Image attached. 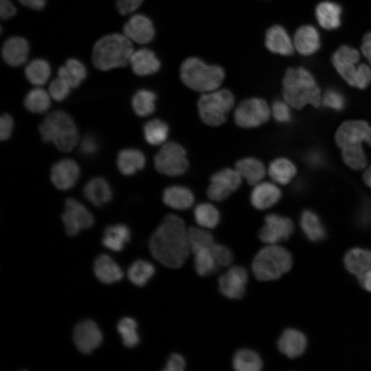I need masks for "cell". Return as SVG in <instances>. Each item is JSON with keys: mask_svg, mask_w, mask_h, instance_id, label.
Returning a JSON list of instances; mask_svg holds the SVG:
<instances>
[{"mask_svg": "<svg viewBox=\"0 0 371 371\" xmlns=\"http://www.w3.org/2000/svg\"><path fill=\"white\" fill-rule=\"evenodd\" d=\"M205 228L190 227L188 229V238L191 252L210 247L215 243L213 235Z\"/></svg>", "mask_w": 371, "mask_h": 371, "instance_id": "ee69618b", "label": "cell"}, {"mask_svg": "<svg viewBox=\"0 0 371 371\" xmlns=\"http://www.w3.org/2000/svg\"><path fill=\"white\" fill-rule=\"evenodd\" d=\"M366 142L371 146V126L368 131V135L366 138Z\"/></svg>", "mask_w": 371, "mask_h": 371, "instance_id": "6125c7cd", "label": "cell"}, {"mask_svg": "<svg viewBox=\"0 0 371 371\" xmlns=\"http://www.w3.org/2000/svg\"><path fill=\"white\" fill-rule=\"evenodd\" d=\"M142 2L143 0H116L115 4L118 12L126 15L135 12Z\"/></svg>", "mask_w": 371, "mask_h": 371, "instance_id": "816d5d0a", "label": "cell"}, {"mask_svg": "<svg viewBox=\"0 0 371 371\" xmlns=\"http://www.w3.org/2000/svg\"><path fill=\"white\" fill-rule=\"evenodd\" d=\"M50 95L42 88L30 90L24 100L26 109L32 113H42L46 111L51 104Z\"/></svg>", "mask_w": 371, "mask_h": 371, "instance_id": "7bdbcfd3", "label": "cell"}, {"mask_svg": "<svg viewBox=\"0 0 371 371\" xmlns=\"http://www.w3.org/2000/svg\"><path fill=\"white\" fill-rule=\"evenodd\" d=\"M234 105V97L227 89H215L204 93L198 101L199 115L203 122L218 126L225 122Z\"/></svg>", "mask_w": 371, "mask_h": 371, "instance_id": "52a82bcc", "label": "cell"}, {"mask_svg": "<svg viewBox=\"0 0 371 371\" xmlns=\"http://www.w3.org/2000/svg\"><path fill=\"white\" fill-rule=\"evenodd\" d=\"M213 245L194 254V268L196 273L201 276H208L221 268L214 252Z\"/></svg>", "mask_w": 371, "mask_h": 371, "instance_id": "8d00e7d4", "label": "cell"}, {"mask_svg": "<svg viewBox=\"0 0 371 371\" xmlns=\"http://www.w3.org/2000/svg\"><path fill=\"white\" fill-rule=\"evenodd\" d=\"M148 247L153 257L165 267H181L191 252L188 229L177 215H166L151 235Z\"/></svg>", "mask_w": 371, "mask_h": 371, "instance_id": "6da1fadb", "label": "cell"}, {"mask_svg": "<svg viewBox=\"0 0 371 371\" xmlns=\"http://www.w3.org/2000/svg\"><path fill=\"white\" fill-rule=\"evenodd\" d=\"M164 203L177 210H185L192 207L194 201L192 192L187 187L173 185L166 188L162 196Z\"/></svg>", "mask_w": 371, "mask_h": 371, "instance_id": "cb8c5ba5", "label": "cell"}, {"mask_svg": "<svg viewBox=\"0 0 371 371\" xmlns=\"http://www.w3.org/2000/svg\"><path fill=\"white\" fill-rule=\"evenodd\" d=\"M146 158L144 153L135 148H125L120 151L117 165L120 171L125 175H132L144 168Z\"/></svg>", "mask_w": 371, "mask_h": 371, "instance_id": "f546056e", "label": "cell"}, {"mask_svg": "<svg viewBox=\"0 0 371 371\" xmlns=\"http://www.w3.org/2000/svg\"><path fill=\"white\" fill-rule=\"evenodd\" d=\"M117 328L125 346L133 348L139 344L137 324L133 318L124 317L121 319L117 324Z\"/></svg>", "mask_w": 371, "mask_h": 371, "instance_id": "bcb514c9", "label": "cell"}, {"mask_svg": "<svg viewBox=\"0 0 371 371\" xmlns=\"http://www.w3.org/2000/svg\"><path fill=\"white\" fill-rule=\"evenodd\" d=\"M79 175L80 168L78 164L73 159H64L52 166L50 178L55 187L67 190L76 184Z\"/></svg>", "mask_w": 371, "mask_h": 371, "instance_id": "e0dca14e", "label": "cell"}, {"mask_svg": "<svg viewBox=\"0 0 371 371\" xmlns=\"http://www.w3.org/2000/svg\"><path fill=\"white\" fill-rule=\"evenodd\" d=\"M248 273L242 266L235 265L229 268L218 278L221 293L229 299H239L245 291Z\"/></svg>", "mask_w": 371, "mask_h": 371, "instance_id": "4fadbf2b", "label": "cell"}, {"mask_svg": "<svg viewBox=\"0 0 371 371\" xmlns=\"http://www.w3.org/2000/svg\"><path fill=\"white\" fill-rule=\"evenodd\" d=\"M304 159L306 164L313 168L321 167L324 164V156L323 153L318 150H311L308 151Z\"/></svg>", "mask_w": 371, "mask_h": 371, "instance_id": "11a10c76", "label": "cell"}, {"mask_svg": "<svg viewBox=\"0 0 371 371\" xmlns=\"http://www.w3.org/2000/svg\"><path fill=\"white\" fill-rule=\"evenodd\" d=\"M144 136L150 145L158 146L166 141L169 134L168 124L160 119L150 120L144 126Z\"/></svg>", "mask_w": 371, "mask_h": 371, "instance_id": "ab89813d", "label": "cell"}, {"mask_svg": "<svg viewBox=\"0 0 371 371\" xmlns=\"http://www.w3.org/2000/svg\"><path fill=\"white\" fill-rule=\"evenodd\" d=\"M290 105L286 102L275 101L271 106V113L273 118L279 123L286 124L291 120Z\"/></svg>", "mask_w": 371, "mask_h": 371, "instance_id": "681fc988", "label": "cell"}, {"mask_svg": "<svg viewBox=\"0 0 371 371\" xmlns=\"http://www.w3.org/2000/svg\"><path fill=\"white\" fill-rule=\"evenodd\" d=\"M341 8L336 3L324 1L317 5L315 15L319 25L326 30H334L340 25Z\"/></svg>", "mask_w": 371, "mask_h": 371, "instance_id": "4dcf8cb0", "label": "cell"}, {"mask_svg": "<svg viewBox=\"0 0 371 371\" xmlns=\"http://www.w3.org/2000/svg\"><path fill=\"white\" fill-rule=\"evenodd\" d=\"M51 69L49 63L41 58L30 62L25 68V75L27 80L34 85L41 86L49 78Z\"/></svg>", "mask_w": 371, "mask_h": 371, "instance_id": "74e56055", "label": "cell"}, {"mask_svg": "<svg viewBox=\"0 0 371 371\" xmlns=\"http://www.w3.org/2000/svg\"><path fill=\"white\" fill-rule=\"evenodd\" d=\"M123 34L132 42L146 44L155 35V29L150 19L141 14L133 15L124 25Z\"/></svg>", "mask_w": 371, "mask_h": 371, "instance_id": "2e32d148", "label": "cell"}, {"mask_svg": "<svg viewBox=\"0 0 371 371\" xmlns=\"http://www.w3.org/2000/svg\"><path fill=\"white\" fill-rule=\"evenodd\" d=\"M134 52L132 41L124 34L113 33L102 36L93 47L91 60L100 71L123 67L130 63Z\"/></svg>", "mask_w": 371, "mask_h": 371, "instance_id": "3957f363", "label": "cell"}, {"mask_svg": "<svg viewBox=\"0 0 371 371\" xmlns=\"http://www.w3.org/2000/svg\"><path fill=\"white\" fill-rule=\"evenodd\" d=\"M155 93L147 89H140L132 98L133 109L139 116H148L155 111Z\"/></svg>", "mask_w": 371, "mask_h": 371, "instance_id": "b9f144b4", "label": "cell"}, {"mask_svg": "<svg viewBox=\"0 0 371 371\" xmlns=\"http://www.w3.org/2000/svg\"><path fill=\"white\" fill-rule=\"evenodd\" d=\"M93 271L97 278L104 284L120 280L123 272L116 262L106 254L100 255L95 260Z\"/></svg>", "mask_w": 371, "mask_h": 371, "instance_id": "484cf974", "label": "cell"}, {"mask_svg": "<svg viewBox=\"0 0 371 371\" xmlns=\"http://www.w3.org/2000/svg\"><path fill=\"white\" fill-rule=\"evenodd\" d=\"M99 150V142L91 134L86 135L82 139L80 145V151L85 157L94 156Z\"/></svg>", "mask_w": 371, "mask_h": 371, "instance_id": "f907efd6", "label": "cell"}, {"mask_svg": "<svg viewBox=\"0 0 371 371\" xmlns=\"http://www.w3.org/2000/svg\"><path fill=\"white\" fill-rule=\"evenodd\" d=\"M271 109L265 100L260 98H250L241 102L234 113L235 123L244 128L260 126L269 120Z\"/></svg>", "mask_w": 371, "mask_h": 371, "instance_id": "9c48e42d", "label": "cell"}, {"mask_svg": "<svg viewBox=\"0 0 371 371\" xmlns=\"http://www.w3.org/2000/svg\"><path fill=\"white\" fill-rule=\"evenodd\" d=\"M359 52L348 46L340 47L333 54L332 61L339 75L352 86L357 73Z\"/></svg>", "mask_w": 371, "mask_h": 371, "instance_id": "9a60e30c", "label": "cell"}, {"mask_svg": "<svg viewBox=\"0 0 371 371\" xmlns=\"http://www.w3.org/2000/svg\"><path fill=\"white\" fill-rule=\"evenodd\" d=\"M281 195V191L276 184L261 181L254 186L250 194V201L254 207L263 210L278 203Z\"/></svg>", "mask_w": 371, "mask_h": 371, "instance_id": "d6986e66", "label": "cell"}, {"mask_svg": "<svg viewBox=\"0 0 371 371\" xmlns=\"http://www.w3.org/2000/svg\"><path fill=\"white\" fill-rule=\"evenodd\" d=\"M155 169L169 177L183 175L189 167L185 148L175 142L164 143L154 158Z\"/></svg>", "mask_w": 371, "mask_h": 371, "instance_id": "ba28073f", "label": "cell"}, {"mask_svg": "<svg viewBox=\"0 0 371 371\" xmlns=\"http://www.w3.org/2000/svg\"><path fill=\"white\" fill-rule=\"evenodd\" d=\"M344 264L346 269L359 278L371 269V251L351 249L344 256Z\"/></svg>", "mask_w": 371, "mask_h": 371, "instance_id": "83f0119b", "label": "cell"}, {"mask_svg": "<svg viewBox=\"0 0 371 371\" xmlns=\"http://www.w3.org/2000/svg\"><path fill=\"white\" fill-rule=\"evenodd\" d=\"M232 366L238 371H259L262 368V361L256 352L244 348L236 352Z\"/></svg>", "mask_w": 371, "mask_h": 371, "instance_id": "d590c367", "label": "cell"}, {"mask_svg": "<svg viewBox=\"0 0 371 371\" xmlns=\"http://www.w3.org/2000/svg\"><path fill=\"white\" fill-rule=\"evenodd\" d=\"M241 180L242 177L236 169H222L211 177L207 195L213 201H224L238 190Z\"/></svg>", "mask_w": 371, "mask_h": 371, "instance_id": "30bf717a", "label": "cell"}, {"mask_svg": "<svg viewBox=\"0 0 371 371\" xmlns=\"http://www.w3.org/2000/svg\"><path fill=\"white\" fill-rule=\"evenodd\" d=\"M83 193L86 199L97 207L111 201L113 196L109 183L102 177H94L85 186Z\"/></svg>", "mask_w": 371, "mask_h": 371, "instance_id": "d4e9b609", "label": "cell"}, {"mask_svg": "<svg viewBox=\"0 0 371 371\" xmlns=\"http://www.w3.org/2000/svg\"><path fill=\"white\" fill-rule=\"evenodd\" d=\"M307 346L304 335L295 329L287 328L280 335L278 347L279 350L289 358L302 355Z\"/></svg>", "mask_w": 371, "mask_h": 371, "instance_id": "44dd1931", "label": "cell"}, {"mask_svg": "<svg viewBox=\"0 0 371 371\" xmlns=\"http://www.w3.org/2000/svg\"><path fill=\"white\" fill-rule=\"evenodd\" d=\"M344 161L350 168L361 170L367 164V157L361 144L348 145L341 148Z\"/></svg>", "mask_w": 371, "mask_h": 371, "instance_id": "f6af8a7d", "label": "cell"}, {"mask_svg": "<svg viewBox=\"0 0 371 371\" xmlns=\"http://www.w3.org/2000/svg\"><path fill=\"white\" fill-rule=\"evenodd\" d=\"M155 271V267L152 263L144 260H137L128 268L127 276L132 283L142 286L153 276Z\"/></svg>", "mask_w": 371, "mask_h": 371, "instance_id": "60d3db41", "label": "cell"}, {"mask_svg": "<svg viewBox=\"0 0 371 371\" xmlns=\"http://www.w3.org/2000/svg\"><path fill=\"white\" fill-rule=\"evenodd\" d=\"M73 338L78 349L85 354L91 352L102 341V335L98 325L89 319L83 320L76 325Z\"/></svg>", "mask_w": 371, "mask_h": 371, "instance_id": "5bb4252c", "label": "cell"}, {"mask_svg": "<svg viewBox=\"0 0 371 371\" xmlns=\"http://www.w3.org/2000/svg\"><path fill=\"white\" fill-rule=\"evenodd\" d=\"M265 44L273 53L289 56L293 53L294 44L286 31L280 25H273L266 34Z\"/></svg>", "mask_w": 371, "mask_h": 371, "instance_id": "603a6c76", "label": "cell"}, {"mask_svg": "<svg viewBox=\"0 0 371 371\" xmlns=\"http://www.w3.org/2000/svg\"><path fill=\"white\" fill-rule=\"evenodd\" d=\"M29 52L28 43L19 36H12L5 41L1 49L3 60L9 65L18 67L27 60Z\"/></svg>", "mask_w": 371, "mask_h": 371, "instance_id": "ffe728a7", "label": "cell"}, {"mask_svg": "<svg viewBox=\"0 0 371 371\" xmlns=\"http://www.w3.org/2000/svg\"><path fill=\"white\" fill-rule=\"evenodd\" d=\"M16 9L10 0H0V16L2 19H8L13 16Z\"/></svg>", "mask_w": 371, "mask_h": 371, "instance_id": "9f6ffc18", "label": "cell"}, {"mask_svg": "<svg viewBox=\"0 0 371 371\" xmlns=\"http://www.w3.org/2000/svg\"><path fill=\"white\" fill-rule=\"evenodd\" d=\"M302 232L311 241L317 242L324 238L325 229L319 216L313 211L304 210L300 217Z\"/></svg>", "mask_w": 371, "mask_h": 371, "instance_id": "e575fe53", "label": "cell"}, {"mask_svg": "<svg viewBox=\"0 0 371 371\" xmlns=\"http://www.w3.org/2000/svg\"><path fill=\"white\" fill-rule=\"evenodd\" d=\"M182 82L190 89L206 93L217 89L225 78V72L218 65H208L201 59L191 57L181 65Z\"/></svg>", "mask_w": 371, "mask_h": 371, "instance_id": "5b68a950", "label": "cell"}, {"mask_svg": "<svg viewBox=\"0 0 371 371\" xmlns=\"http://www.w3.org/2000/svg\"><path fill=\"white\" fill-rule=\"evenodd\" d=\"M370 125L363 120H348L341 124L335 133V142L341 148L361 144L366 140Z\"/></svg>", "mask_w": 371, "mask_h": 371, "instance_id": "ac0fdd59", "label": "cell"}, {"mask_svg": "<svg viewBox=\"0 0 371 371\" xmlns=\"http://www.w3.org/2000/svg\"><path fill=\"white\" fill-rule=\"evenodd\" d=\"M293 225L287 217L277 214H269L265 218V225L259 232L263 243L271 245L288 239L292 234Z\"/></svg>", "mask_w": 371, "mask_h": 371, "instance_id": "7c38bea8", "label": "cell"}, {"mask_svg": "<svg viewBox=\"0 0 371 371\" xmlns=\"http://www.w3.org/2000/svg\"><path fill=\"white\" fill-rule=\"evenodd\" d=\"M131 232L124 224H115L104 229L102 240V245L107 249L120 251L130 240Z\"/></svg>", "mask_w": 371, "mask_h": 371, "instance_id": "1f68e13d", "label": "cell"}, {"mask_svg": "<svg viewBox=\"0 0 371 371\" xmlns=\"http://www.w3.org/2000/svg\"><path fill=\"white\" fill-rule=\"evenodd\" d=\"M12 117L8 113H3L0 119V138L1 140L8 139L13 128Z\"/></svg>", "mask_w": 371, "mask_h": 371, "instance_id": "db71d44e", "label": "cell"}, {"mask_svg": "<svg viewBox=\"0 0 371 371\" xmlns=\"http://www.w3.org/2000/svg\"><path fill=\"white\" fill-rule=\"evenodd\" d=\"M361 50L371 64V32H369L364 36L361 45Z\"/></svg>", "mask_w": 371, "mask_h": 371, "instance_id": "6f0895ef", "label": "cell"}, {"mask_svg": "<svg viewBox=\"0 0 371 371\" xmlns=\"http://www.w3.org/2000/svg\"><path fill=\"white\" fill-rule=\"evenodd\" d=\"M322 102L325 106L337 111H341L346 106L344 95L335 89L326 90L322 98Z\"/></svg>", "mask_w": 371, "mask_h": 371, "instance_id": "7dc6e473", "label": "cell"}, {"mask_svg": "<svg viewBox=\"0 0 371 371\" xmlns=\"http://www.w3.org/2000/svg\"><path fill=\"white\" fill-rule=\"evenodd\" d=\"M268 172L275 182L286 185L295 176L297 170L291 161L284 157H280L271 162Z\"/></svg>", "mask_w": 371, "mask_h": 371, "instance_id": "836d02e7", "label": "cell"}, {"mask_svg": "<svg viewBox=\"0 0 371 371\" xmlns=\"http://www.w3.org/2000/svg\"><path fill=\"white\" fill-rule=\"evenodd\" d=\"M129 64L133 72L142 76L153 74L160 68V62L155 53L146 48L134 51Z\"/></svg>", "mask_w": 371, "mask_h": 371, "instance_id": "7402d4cb", "label": "cell"}, {"mask_svg": "<svg viewBox=\"0 0 371 371\" xmlns=\"http://www.w3.org/2000/svg\"><path fill=\"white\" fill-rule=\"evenodd\" d=\"M194 217L201 227L212 229L220 222L221 215L218 209L210 203H201L194 210Z\"/></svg>", "mask_w": 371, "mask_h": 371, "instance_id": "f35d334b", "label": "cell"}, {"mask_svg": "<svg viewBox=\"0 0 371 371\" xmlns=\"http://www.w3.org/2000/svg\"><path fill=\"white\" fill-rule=\"evenodd\" d=\"M282 94L285 102L296 109L310 104L318 107L321 92L313 75L302 67L290 68L283 78Z\"/></svg>", "mask_w": 371, "mask_h": 371, "instance_id": "7a4b0ae2", "label": "cell"}, {"mask_svg": "<svg viewBox=\"0 0 371 371\" xmlns=\"http://www.w3.org/2000/svg\"><path fill=\"white\" fill-rule=\"evenodd\" d=\"M71 87L62 78H58L52 80L49 85L48 92L56 101H63L69 95Z\"/></svg>", "mask_w": 371, "mask_h": 371, "instance_id": "c3c4849f", "label": "cell"}, {"mask_svg": "<svg viewBox=\"0 0 371 371\" xmlns=\"http://www.w3.org/2000/svg\"><path fill=\"white\" fill-rule=\"evenodd\" d=\"M58 76L64 80L71 88L78 87L87 76L85 65L76 58H69L59 67Z\"/></svg>", "mask_w": 371, "mask_h": 371, "instance_id": "d6a6232c", "label": "cell"}, {"mask_svg": "<svg viewBox=\"0 0 371 371\" xmlns=\"http://www.w3.org/2000/svg\"><path fill=\"white\" fill-rule=\"evenodd\" d=\"M21 4L32 10H40L44 8L46 0H18Z\"/></svg>", "mask_w": 371, "mask_h": 371, "instance_id": "680465c9", "label": "cell"}, {"mask_svg": "<svg viewBox=\"0 0 371 371\" xmlns=\"http://www.w3.org/2000/svg\"><path fill=\"white\" fill-rule=\"evenodd\" d=\"M235 169L242 179L250 185L255 186L262 181L266 174L263 163L255 157H245L235 164Z\"/></svg>", "mask_w": 371, "mask_h": 371, "instance_id": "f1b7e54d", "label": "cell"}, {"mask_svg": "<svg viewBox=\"0 0 371 371\" xmlns=\"http://www.w3.org/2000/svg\"><path fill=\"white\" fill-rule=\"evenodd\" d=\"M363 179L365 183L371 188V166L368 168L363 175Z\"/></svg>", "mask_w": 371, "mask_h": 371, "instance_id": "94428289", "label": "cell"}, {"mask_svg": "<svg viewBox=\"0 0 371 371\" xmlns=\"http://www.w3.org/2000/svg\"><path fill=\"white\" fill-rule=\"evenodd\" d=\"M66 233L75 236L81 229L91 227L94 218L89 210L78 200L69 198L65 201V208L62 214Z\"/></svg>", "mask_w": 371, "mask_h": 371, "instance_id": "8fae6325", "label": "cell"}, {"mask_svg": "<svg viewBox=\"0 0 371 371\" xmlns=\"http://www.w3.org/2000/svg\"><path fill=\"white\" fill-rule=\"evenodd\" d=\"M186 361L184 358L179 354H172L164 368L166 371H183L186 368Z\"/></svg>", "mask_w": 371, "mask_h": 371, "instance_id": "f5cc1de1", "label": "cell"}, {"mask_svg": "<svg viewBox=\"0 0 371 371\" xmlns=\"http://www.w3.org/2000/svg\"><path fill=\"white\" fill-rule=\"evenodd\" d=\"M43 140L52 142L58 150L69 152L77 144V127L69 114L58 110L49 113L39 126Z\"/></svg>", "mask_w": 371, "mask_h": 371, "instance_id": "277c9868", "label": "cell"}, {"mask_svg": "<svg viewBox=\"0 0 371 371\" xmlns=\"http://www.w3.org/2000/svg\"><path fill=\"white\" fill-rule=\"evenodd\" d=\"M362 287L371 292V269L358 278Z\"/></svg>", "mask_w": 371, "mask_h": 371, "instance_id": "91938a15", "label": "cell"}, {"mask_svg": "<svg viewBox=\"0 0 371 371\" xmlns=\"http://www.w3.org/2000/svg\"><path fill=\"white\" fill-rule=\"evenodd\" d=\"M292 264L291 254L286 249L271 244L256 254L252 262V271L260 281L274 280L288 272Z\"/></svg>", "mask_w": 371, "mask_h": 371, "instance_id": "8992f818", "label": "cell"}, {"mask_svg": "<svg viewBox=\"0 0 371 371\" xmlns=\"http://www.w3.org/2000/svg\"><path fill=\"white\" fill-rule=\"evenodd\" d=\"M294 47L302 55H311L319 48L320 39L317 30L311 25H304L295 32Z\"/></svg>", "mask_w": 371, "mask_h": 371, "instance_id": "4316f807", "label": "cell"}]
</instances>
